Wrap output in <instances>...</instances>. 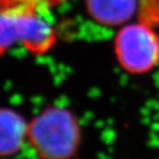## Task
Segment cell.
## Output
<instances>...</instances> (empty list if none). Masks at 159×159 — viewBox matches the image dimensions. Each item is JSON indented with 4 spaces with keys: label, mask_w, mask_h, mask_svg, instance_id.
Here are the masks:
<instances>
[{
    "label": "cell",
    "mask_w": 159,
    "mask_h": 159,
    "mask_svg": "<svg viewBox=\"0 0 159 159\" xmlns=\"http://www.w3.org/2000/svg\"><path fill=\"white\" fill-rule=\"evenodd\" d=\"M56 31L39 12L36 0H2L1 54L21 43L33 55H43L56 43Z\"/></svg>",
    "instance_id": "cell-1"
},
{
    "label": "cell",
    "mask_w": 159,
    "mask_h": 159,
    "mask_svg": "<svg viewBox=\"0 0 159 159\" xmlns=\"http://www.w3.org/2000/svg\"><path fill=\"white\" fill-rule=\"evenodd\" d=\"M81 143V129L70 111L49 107L29 121L27 144L39 159H71Z\"/></svg>",
    "instance_id": "cell-2"
},
{
    "label": "cell",
    "mask_w": 159,
    "mask_h": 159,
    "mask_svg": "<svg viewBox=\"0 0 159 159\" xmlns=\"http://www.w3.org/2000/svg\"><path fill=\"white\" fill-rule=\"evenodd\" d=\"M119 65L131 75H145L159 65V34L144 21L126 23L114 39Z\"/></svg>",
    "instance_id": "cell-3"
},
{
    "label": "cell",
    "mask_w": 159,
    "mask_h": 159,
    "mask_svg": "<svg viewBox=\"0 0 159 159\" xmlns=\"http://www.w3.org/2000/svg\"><path fill=\"white\" fill-rule=\"evenodd\" d=\"M138 0H86L89 16L107 27L123 26L134 15Z\"/></svg>",
    "instance_id": "cell-4"
},
{
    "label": "cell",
    "mask_w": 159,
    "mask_h": 159,
    "mask_svg": "<svg viewBox=\"0 0 159 159\" xmlns=\"http://www.w3.org/2000/svg\"><path fill=\"white\" fill-rule=\"evenodd\" d=\"M29 122L11 107L0 113V152L2 157L14 156L27 143Z\"/></svg>",
    "instance_id": "cell-5"
}]
</instances>
